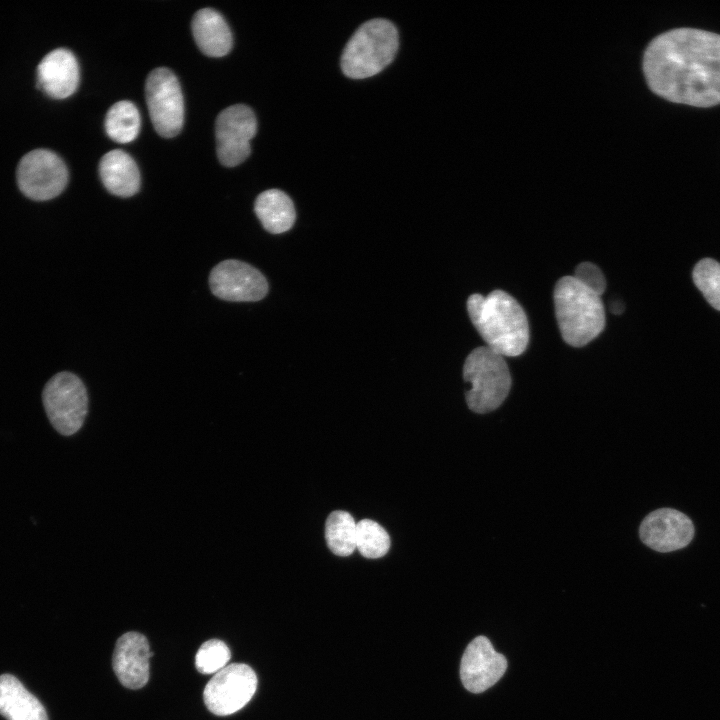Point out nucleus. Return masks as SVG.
<instances>
[{
	"label": "nucleus",
	"mask_w": 720,
	"mask_h": 720,
	"mask_svg": "<svg viewBox=\"0 0 720 720\" xmlns=\"http://www.w3.org/2000/svg\"><path fill=\"white\" fill-rule=\"evenodd\" d=\"M254 211L262 226L270 233L288 231L295 222V208L292 200L283 191L269 189L258 195Z\"/></svg>",
	"instance_id": "19"
},
{
	"label": "nucleus",
	"mask_w": 720,
	"mask_h": 720,
	"mask_svg": "<svg viewBox=\"0 0 720 720\" xmlns=\"http://www.w3.org/2000/svg\"><path fill=\"white\" fill-rule=\"evenodd\" d=\"M693 280L708 303L720 311V263L702 259L694 267Z\"/></svg>",
	"instance_id": "23"
},
{
	"label": "nucleus",
	"mask_w": 720,
	"mask_h": 720,
	"mask_svg": "<svg viewBox=\"0 0 720 720\" xmlns=\"http://www.w3.org/2000/svg\"><path fill=\"white\" fill-rule=\"evenodd\" d=\"M0 714L7 720H48L40 701L14 676H0Z\"/></svg>",
	"instance_id": "18"
},
{
	"label": "nucleus",
	"mask_w": 720,
	"mask_h": 720,
	"mask_svg": "<svg viewBox=\"0 0 720 720\" xmlns=\"http://www.w3.org/2000/svg\"><path fill=\"white\" fill-rule=\"evenodd\" d=\"M99 173L105 188L113 195L130 197L140 187V173L133 158L123 150L107 152L100 160Z\"/></svg>",
	"instance_id": "16"
},
{
	"label": "nucleus",
	"mask_w": 720,
	"mask_h": 720,
	"mask_svg": "<svg viewBox=\"0 0 720 720\" xmlns=\"http://www.w3.org/2000/svg\"><path fill=\"white\" fill-rule=\"evenodd\" d=\"M574 277L600 296L605 291V277L599 267L591 262L580 263L575 269Z\"/></svg>",
	"instance_id": "25"
},
{
	"label": "nucleus",
	"mask_w": 720,
	"mask_h": 720,
	"mask_svg": "<svg viewBox=\"0 0 720 720\" xmlns=\"http://www.w3.org/2000/svg\"><path fill=\"white\" fill-rule=\"evenodd\" d=\"M209 285L216 297L233 302L259 301L268 292V283L262 273L235 259L218 263L211 270Z\"/></svg>",
	"instance_id": "11"
},
{
	"label": "nucleus",
	"mask_w": 720,
	"mask_h": 720,
	"mask_svg": "<svg viewBox=\"0 0 720 720\" xmlns=\"http://www.w3.org/2000/svg\"><path fill=\"white\" fill-rule=\"evenodd\" d=\"M463 379L471 384L466 403L475 413L497 409L509 394L511 375L504 356L487 346L474 349L463 366Z\"/></svg>",
	"instance_id": "5"
},
{
	"label": "nucleus",
	"mask_w": 720,
	"mask_h": 720,
	"mask_svg": "<svg viewBox=\"0 0 720 720\" xmlns=\"http://www.w3.org/2000/svg\"><path fill=\"white\" fill-rule=\"evenodd\" d=\"M467 311L487 347L508 357L525 351L529 341L527 316L508 293L494 290L487 296L472 294Z\"/></svg>",
	"instance_id": "2"
},
{
	"label": "nucleus",
	"mask_w": 720,
	"mask_h": 720,
	"mask_svg": "<svg viewBox=\"0 0 720 720\" xmlns=\"http://www.w3.org/2000/svg\"><path fill=\"white\" fill-rule=\"evenodd\" d=\"M553 298L559 330L567 344L582 347L603 331L605 309L600 295L574 276L557 281Z\"/></svg>",
	"instance_id": "3"
},
{
	"label": "nucleus",
	"mask_w": 720,
	"mask_h": 720,
	"mask_svg": "<svg viewBox=\"0 0 720 720\" xmlns=\"http://www.w3.org/2000/svg\"><path fill=\"white\" fill-rule=\"evenodd\" d=\"M153 653L146 637L138 632H127L116 642L112 665L120 683L130 689H139L149 679V659Z\"/></svg>",
	"instance_id": "14"
},
{
	"label": "nucleus",
	"mask_w": 720,
	"mask_h": 720,
	"mask_svg": "<svg viewBox=\"0 0 720 720\" xmlns=\"http://www.w3.org/2000/svg\"><path fill=\"white\" fill-rule=\"evenodd\" d=\"M147 107L151 122L162 137H174L182 129L184 100L175 74L168 68L152 70L145 84Z\"/></svg>",
	"instance_id": "7"
},
{
	"label": "nucleus",
	"mask_w": 720,
	"mask_h": 720,
	"mask_svg": "<svg viewBox=\"0 0 720 720\" xmlns=\"http://www.w3.org/2000/svg\"><path fill=\"white\" fill-rule=\"evenodd\" d=\"M643 71L650 89L668 101L720 104V35L695 28L660 34L645 50Z\"/></svg>",
	"instance_id": "1"
},
{
	"label": "nucleus",
	"mask_w": 720,
	"mask_h": 720,
	"mask_svg": "<svg viewBox=\"0 0 720 720\" xmlns=\"http://www.w3.org/2000/svg\"><path fill=\"white\" fill-rule=\"evenodd\" d=\"M78 84V62L68 49L58 48L49 52L37 67V86L52 98L71 96Z\"/></svg>",
	"instance_id": "15"
},
{
	"label": "nucleus",
	"mask_w": 720,
	"mask_h": 720,
	"mask_svg": "<svg viewBox=\"0 0 720 720\" xmlns=\"http://www.w3.org/2000/svg\"><path fill=\"white\" fill-rule=\"evenodd\" d=\"M192 32L199 49L207 56L222 57L232 47V34L222 15L214 9L197 11L192 20Z\"/></svg>",
	"instance_id": "17"
},
{
	"label": "nucleus",
	"mask_w": 720,
	"mask_h": 720,
	"mask_svg": "<svg viewBox=\"0 0 720 720\" xmlns=\"http://www.w3.org/2000/svg\"><path fill=\"white\" fill-rule=\"evenodd\" d=\"M230 657V649L222 640L211 639L198 649L195 666L202 674H215L226 666Z\"/></svg>",
	"instance_id": "24"
},
{
	"label": "nucleus",
	"mask_w": 720,
	"mask_h": 720,
	"mask_svg": "<svg viewBox=\"0 0 720 720\" xmlns=\"http://www.w3.org/2000/svg\"><path fill=\"white\" fill-rule=\"evenodd\" d=\"M257 688L254 670L244 663L226 665L208 681L203 700L210 712L218 716L231 715L242 709Z\"/></svg>",
	"instance_id": "8"
},
{
	"label": "nucleus",
	"mask_w": 720,
	"mask_h": 720,
	"mask_svg": "<svg viewBox=\"0 0 720 720\" xmlns=\"http://www.w3.org/2000/svg\"><path fill=\"white\" fill-rule=\"evenodd\" d=\"M390 548V537L377 522L363 519L356 524V549L369 559L386 555Z\"/></svg>",
	"instance_id": "22"
},
{
	"label": "nucleus",
	"mask_w": 720,
	"mask_h": 720,
	"mask_svg": "<svg viewBox=\"0 0 720 720\" xmlns=\"http://www.w3.org/2000/svg\"><path fill=\"white\" fill-rule=\"evenodd\" d=\"M257 132V121L251 108L235 104L222 110L215 125L217 156L221 164L234 167L250 154V140Z\"/></svg>",
	"instance_id": "10"
},
{
	"label": "nucleus",
	"mask_w": 720,
	"mask_h": 720,
	"mask_svg": "<svg viewBox=\"0 0 720 720\" xmlns=\"http://www.w3.org/2000/svg\"><path fill=\"white\" fill-rule=\"evenodd\" d=\"M17 182L21 192L35 201H46L58 196L68 182V171L63 160L54 152L36 149L19 162Z\"/></svg>",
	"instance_id": "9"
},
{
	"label": "nucleus",
	"mask_w": 720,
	"mask_h": 720,
	"mask_svg": "<svg viewBox=\"0 0 720 720\" xmlns=\"http://www.w3.org/2000/svg\"><path fill=\"white\" fill-rule=\"evenodd\" d=\"M42 402L58 433L70 436L80 430L88 412V396L78 376L68 371L55 374L43 389Z\"/></svg>",
	"instance_id": "6"
},
{
	"label": "nucleus",
	"mask_w": 720,
	"mask_h": 720,
	"mask_svg": "<svg viewBox=\"0 0 720 720\" xmlns=\"http://www.w3.org/2000/svg\"><path fill=\"white\" fill-rule=\"evenodd\" d=\"M140 124L141 119L137 107L127 100L113 104L105 118L107 135L118 143L133 141L139 133Z\"/></svg>",
	"instance_id": "20"
},
{
	"label": "nucleus",
	"mask_w": 720,
	"mask_h": 720,
	"mask_svg": "<svg viewBox=\"0 0 720 720\" xmlns=\"http://www.w3.org/2000/svg\"><path fill=\"white\" fill-rule=\"evenodd\" d=\"M356 522L346 511H333L325 524L329 549L337 556H349L356 549Z\"/></svg>",
	"instance_id": "21"
},
{
	"label": "nucleus",
	"mask_w": 720,
	"mask_h": 720,
	"mask_svg": "<svg viewBox=\"0 0 720 720\" xmlns=\"http://www.w3.org/2000/svg\"><path fill=\"white\" fill-rule=\"evenodd\" d=\"M398 46V31L393 23L382 18L369 20L347 42L341 69L352 79L372 77L392 62Z\"/></svg>",
	"instance_id": "4"
},
{
	"label": "nucleus",
	"mask_w": 720,
	"mask_h": 720,
	"mask_svg": "<svg viewBox=\"0 0 720 720\" xmlns=\"http://www.w3.org/2000/svg\"><path fill=\"white\" fill-rule=\"evenodd\" d=\"M642 542L658 552H671L687 546L694 536L692 521L682 512L661 508L649 513L639 527Z\"/></svg>",
	"instance_id": "12"
},
{
	"label": "nucleus",
	"mask_w": 720,
	"mask_h": 720,
	"mask_svg": "<svg viewBox=\"0 0 720 720\" xmlns=\"http://www.w3.org/2000/svg\"><path fill=\"white\" fill-rule=\"evenodd\" d=\"M506 668V658L494 650L487 637L478 636L464 651L460 678L468 691L481 693L493 686L503 676Z\"/></svg>",
	"instance_id": "13"
}]
</instances>
